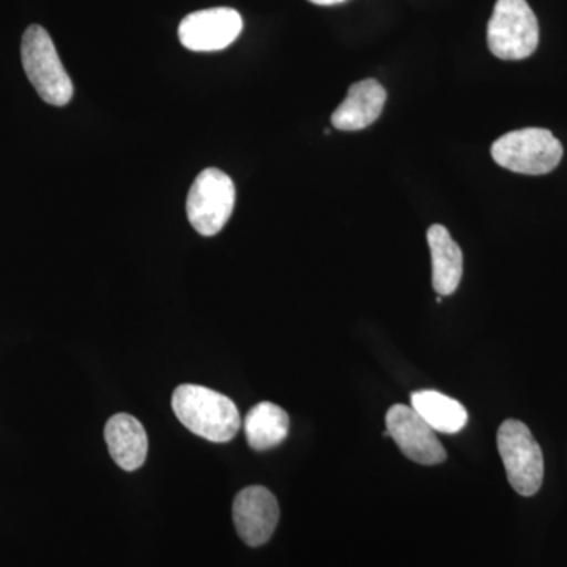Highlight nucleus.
Returning <instances> with one entry per match:
<instances>
[{
    "label": "nucleus",
    "instance_id": "f257e3e1",
    "mask_svg": "<svg viewBox=\"0 0 567 567\" xmlns=\"http://www.w3.org/2000/svg\"><path fill=\"white\" fill-rule=\"evenodd\" d=\"M178 421L193 434L213 443H227L240 431L241 417L233 399L200 385H181L173 394Z\"/></svg>",
    "mask_w": 567,
    "mask_h": 567
},
{
    "label": "nucleus",
    "instance_id": "f03ea898",
    "mask_svg": "<svg viewBox=\"0 0 567 567\" xmlns=\"http://www.w3.org/2000/svg\"><path fill=\"white\" fill-rule=\"evenodd\" d=\"M22 66L44 103L65 106L73 99V82L59 58L50 33L32 24L22 35Z\"/></svg>",
    "mask_w": 567,
    "mask_h": 567
},
{
    "label": "nucleus",
    "instance_id": "7ed1b4c3",
    "mask_svg": "<svg viewBox=\"0 0 567 567\" xmlns=\"http://www.w3.org/2000/svg\"><path fill=\"white\" fill-rule=\"evenodd\" d=\"M491 153L495 163L511 173L544 175L557 169L563 145L546 128H524L496 140Z\"/></svg>",
    "mask_w": 567,
    "mask_h": 567
},
{
    "label": "nucleus",
    "instance_id": "20e7f679",
    "mask_svg": "<svg viewBox=\"0 0 567 567\" xmlns=\"http://www.w3.org/2000/svg\"><path fill=\"white\" fill-rule=\"evenodd\" d=\"M488 50L502 61H524L539 44V24L527 0H498L487 25Z\"/></svg>",
    "mask_w": 567,
    "mask_h": 567
},
{
    "label": "nucleus",
    "instance_id": "39448f33",
    "mask_svg": "<svg viewBox=\"0 0 567 567\" xmlns=\"http://www.w3.org/2000/svg\"><path fill=\"white\" fill-rule=\"evenodd\" d=\"M496 443L514 491L522 496L536 495L543 486L544 456L532 431L522 421L507 420L499 425Z\"/></svg>",
    "mask_w": 567,
    "mask_h": 567
},
{
    "label": "nucleus",
    "instance_id": "423d86ee",
    "mask_svg": "<svg viewBox=\"0 0 567 567\" xmlns=\"http://www.w3.org/2000/svg\"><path fill=\"white\" fill-rule=\"evenodd\" d=\"M234 207L235 185L229 175L215 167L197 175L186 197V215L196 233L204 237L221 233Z\"/></svg>",
    "mask_w": 567,
    "mask_h": 567
},
{
    "label": "nucleus",
    "instance_id": "0eeeda50",
    "mask_svg": "<svg viewBox=\"0 0 567 567\" xmlns=\"http://www.w3.org/2000/svg\"><path fill=\"white\" fill-rule=\"evenodd\" d=\"M386 431L410 461L436 465L446 461V451L434 429L417 415L412 405L395 404L386 413Z\"/></svg>",
    "mask_w": 567,
    "mask_h": 567
},
{
    "label": "nucleus",
    "instance_id": "6e6552de",
    "mask_svg": "<svg viewBox=\"0 0 567 567\" xmlns=\"http://www.w3.org/2000/svg\"><path fill=\"white\" fill-rule=\"evenodd\" d=\"M244 20L234 9L194 11L181 22L178 39L186 50L215 52L229 48L240 37Z\"/></svg>",
    "mask_w": 567,
    "mask_h": 567
},
{
    "label": "nucleus",
    "instance_id": "1a4fd4ad",
    "mask_svg": "<svg viewBox=\"0 0 567 567\" xmlns=\"http://www.w3.org/2000/svg\"><path fill=\"white\" fill-rule=\"evenodd\" d=\"M233 516L238 536L245 544L264 546L278 527V499L262 486L246 487L235 496Z\"/></svg>",
    "mask_w": 567,
    "mask_h": 567
},
{
    "label": "nucleus",
    "instance_id": "9d476101",
    "mask_svg": "<svg viewBox=\"0 0 567 567\" xmlns=\"http://www.w3.org/2000/svg\"><path fill=\"white\" fill-rule=\"evenodd\" d=\"M386 91L375 80H364L350 85L344 102L331 115L334 128L358 132L368 128L382 115Z\"/></svg>",
    "mask_w": 567,
    "mask_h": 567
},
{
    "label": "nucleus",
    "instance_id": "9b49d317",
    "mask_svg": "<svg viewBox=\"0 0 567 567\" xmlns=\"http://www.w3.org/2000/svg\"><path fill=\"white\" fill-rule=\"evenodd\" d=\"M104 440L115 464L125 472L144 465L148 453V439L144 425L128 413L111 416L104 427Z\"/></svg>",
    "mask_w": 567,
    "mask_h": 567
},
{
    "label": "nucleus",
    "instance_id": "f8f14e48",
    "mask_svg": "<svg viewBox=\"0 0 567 567\" xmlns=\"http://www.w3.org/2000/svg\"><path fill=\"white\" fill-rule=\"evenodd\" d=\"M427 245L432 257V286L440 297L456 292L464 275V254L442 224L427 230Z\"/></svg>",
    "mask_w": 567,
    "mask_h": 567
},
{
    "label": "nucleus",
    "instance_id": "ddd939ff",
    "mask_svg": "<svg viewBox=\"0 0 567 567\" xmlns=\"http://www.w3.org/2000/svg\"><path fill=\"white\" fill-rule=\"evenodd\" d=\"M413 410L440 434H457L468 423L465 406L456 399L434 390L415 391L412 395Z\"/></svg>",
    "mask_w": 567,
    "mask_h": 567
},
{
    "label": "nucleus",
    "instance_id": "4468645a",
    "mask_svg": "<svg viewBox=\"0 0 567 567\" xmlns=\"http://www.w3.org/2000/svg\"><path fill=\"white\" fill-rule=\"evenodd\" d=\"M290 420L286 410L274 402H260L249 410L245 420L248 445L256 451H267L281 445L289 435Z\"/></svg>",
    "mask_w": 567,
    "mask_h": 567
},
{
    "label": "nucleus",
    "instance_id": "2eb2a0df",
    "mask_svg": "<svg viewBox=\"0 0 567 567\" xmlns=\"http://www.w3.org/2000/svg\"><path fill=\"white\" fill-rule=\"evenodd\" d=\"M309 2L317 3V6H334V3H341L344 0H309Z\"/></svg>",
    "mask_w": 567,
    "mask_h": 567
}]
</instances>
